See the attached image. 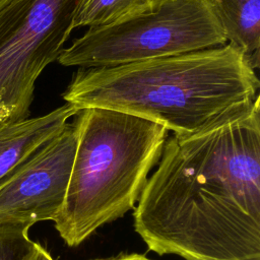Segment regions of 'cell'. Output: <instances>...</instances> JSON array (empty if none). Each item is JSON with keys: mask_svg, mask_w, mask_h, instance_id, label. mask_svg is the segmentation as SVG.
Listing matches in <instances>:
<instances>
[{"mask_svg": "<svg viewBox=\"0 0 260 260\" xmlns=\"http://www.w3.org/2000/svg\"><path fill=\"white\" fill-rule=\"evenodd\" d=\"M93 260H152V259L148 258L144 254L123 253V254H119L116 257H110V258H104V259H93Z\"/></svg>", "mask_w": 260, "mask_h": 260, "instance_id": "cell-12", "label": "cell"}, {"mask_svg": "<svg viewBox=\"0 0 260 260\" xmlns=\"http://www.w3.org/2000/svg\"><path fill=\"white\" fill-rule=\"evenodd\" d=\"M229 45L260 67V0H209Z\"/></svg>", "mask_w": 260, "mask_h": 260, "instance_id": "cell-8", "label": "cell"}, {"mask_svg": "<svg viewBox=\"0 0 260 260\" xmlns=\"http://www.w3.org/2000/svg\"><path fill=\"white\" fill-rule=\"evenodd\" d=\"M5 1H6V0H0V6H1Z\"/></svg>", "mask_w": 260, "mask_h": 260, "instance_id": "cell-13", "label": "cell"}, {"mask_svg": "<svg viewBox=\"0 0 260 260\" xmlns=\"http://www.w3.org/2000/svg\"><path fill=\"white\" fill-rule=\"evenodd\" d=\"M260 96L190 137H168L133 212L157 255L260 260Z\"/></svg>", "mask_w": 260, "mask_h": 260, "instance_id": "cell-1", "label": "cell"}, {"mask_svg": "<svg viewBox=\"0 0 260 260\" xmlns=\"http://www.w3.org/2000/svg\"><path fill=\"white\" fill-rule=\"evenodd\" d=\"M30 226L0 223V260H21L30 249L32 241L28 237Z\"/></svg>", "mask_w": 260, "mask_h": 260, "instance_id": "cell-10", "label": "cell"}, {"mask_svg": "<svg viewBox=\"0 0 260 260\" xmlns=\"http://www.w3.org/2000/svg\"><path fill=\"white\" fill-rule=\"evenodd\" d=\"M76 142V126L67 123L0 182V223L31 226L55 218L65 198Z\"/></svg>", "mask_w": 260, "mask_h": 260, "instance_id": "cell-6", "label": "cell"}, {"mask_svg": "<svg viewBox=\"0 0 260 260\" xmlns=\"http://www.w3.org/2000/svg\"><path fill=\"white\" fill-rule=\"evenodd\" d=\"M260 81L242 54L220 47L100 68H79L62 94L77 109L114 110L164 126L178 139L248 110Z\"/></svg>", "mask_w": 260, "mask_h": 260, "instance_id": "cell-2", "label": "cell"}, {"mask_svg": "<svg viewBox=\"0 0 260 260\" xmlns=\"http://www.w3.org/2000/svg\"><path fill=\"white\" fill-rule=\"evenodd\" d=\"M21 260H54L51 254L39 243L34 242Z\"/></svg>", "mask_w": 260, "mask_h": 260, "instance_id": "cell-11", "label": "cell"}, {"mask_svg": "<svg viewBox=\"0 0 260 260\" xmlns=\"http://www.w3.org/2000/svg\"><path fill=\"white\" fill-rule=\"evenodd\" d=\"M151 0H81L74 28L96 27L116 22L146 7Z\"/></svg>", "mask_w": 260, "mask_h": 260, "instance_id": "cell-9", "label": "cell"}, {"mask_svg": "<svg viewBox=\"0 0 260 260\" xmlns=\"http://www.w3.org/2000/svg\"><path fill=\"white\" fill-rule=\"evenodd\" d=\"M75 117L71 173L53 219L69 247L134 208L169 137L164 126L114 110L84 108Z\"/></svg>", "mask_w": 260, "mask_h": 260, "instance_id": "cell-3", "label": "cell"}, {"mask_svg": "<svg viewBox=\"0 0 260 260\" xmlns=\"http://www.w3.org/2000/svg\"><path fill=\"white\" fill-rule=\"evenodd\" d=\"M78 112L79 109L65 103L39 117L0 122V182L60 133Z\"/></svg>", "mask_w": 260, "mask_h": 260, "instance_id": "cell-7", "label": "cell"}, {"mask_svg": "<svg viewBox=\"0 0 260 260\" xmlns=\"http://www.w3.org/2000/svg\"><path fill=\"white\" fill-rule=\"evenodd\" d=\"M225 44L209 0H151L132 15L90 27L63 48L57 61L66 67H112Z\"/></svg>", "mask_w": 260, "mask_h": 260, "instance_id": "cell-4", "label": "cell"}, {"mask_svg": "<svg viewBox=\"0 0 260 260\" xmlns=\"http://www.w3.org/2000/svg\"><path fill=\"white\" fill-rule=\"evenodd\" d=\"M81 0H6L0 6V122L29 117L36 81L74 28Z\"/></svg>", "mask_w": 260, "mask_h": 260, "instance_id": "cell-5", "label": "cell"}]
</instances>
